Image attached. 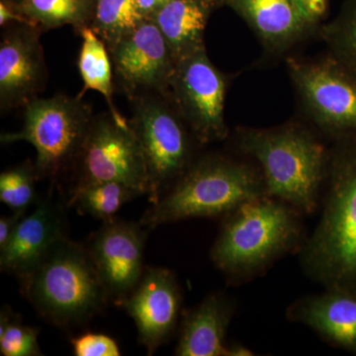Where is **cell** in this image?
I'll return each instance as SVG.
<instances>
[{
    "label": "cell",
    "instance_id": "cell-21",
    "mask_svg": "<svg viewBox=\"0 0 356 356\" xmlns=\"http://www.w3.org/2000/svg\"><path fill=\"white\" fill-rule=\"evenodd\" d=\"M17 6L30 25L43 32L70 25L79 33L90 26L95 0H23Z\"/></svg>",
    "mask_w": 356,
    "mask_h": 356
},
{
    "label": "cell",
    "instance_id": "cell-25",
    "mask_svg": "<svg viewBox=\"0 0 356 356\" xmlns=\"http://www.w3.org/2000/svg\"><path fill=\"white\" fill-rule=\"evenodd\" d=\"M36 166L28 161L0 175V200L13 212H25L36 200Z\"/></svg>",
    "mask_w": 356,
    "mask_h": 356
},
{
    "label": "cell",
    "instance_id": "cell-4",
    "mask_svg": "<svg viewBox=\"0 0 356 356\" xmlns=\"http://www.w3.org/2000/svg\"><path fill=\"white\" fill-rule=\"evenodd\" d=\"M267 196L252 159L220 154L196 158L179 179L146 211L140 224L154 229L194 218L225 217L242 204Z\"/></svg>",
    "mask_w": 356,
    "mask_h": 356
},
{
    "label": "cell",
    "instance_id": "cell-34",
    "mask_svg": "<svg viewBox=\"0 0 356 356\" xmlns=\"http://www.w3.org/2000/svg\"><path fill=\"white\" fill-rule=\"evenodd\" d=\"M213 1H215V2H216V0H213ZM216 6H217V2H216Z\"/></svg>",
    "mask_w": 356,
    "mask_h": 356
},
{
    "label": "cell",
    "instance_id": "cell-23",
    "mask_svg": "<svg viewBox=\"0 0 356 356\" xmlns=\"http://www.w3.org/2000/svg\"><path fill=\"white\" fill-rule=\"evenodd\" d=\"M145 19L137 0H95L89 27L109 47L132 33Z\"/></svg>",
    "mask_w": 356,
    "mask_h": 356
},
{
    "label": "cell",
    "instance_id": "cell-11",
    "mask_svg": "<svg viewBox=\"0 0 356 356\" xmlns=\"http://www.w3.org/2000/svg\"><path fill=\"white\" fill-rule=\"evenodd\" d=\"M107 49L117 79L132 99L149 93H168L177 63L153 20L147 18Z\"/></svg>",
    "mask_w": 356,
    "mask_h": 356
},
{
    "label": "cell",
    "instance_id": "cell-15",
    "mask_svg": "<svg viewBox=\"0 0 356 356\" xmlns=\"http://www.w3.org/2000/svg\"><path fill=\"white\" fill-rule=\"evenodd\" d=\"M65 217L60 204L50 198L37 202L36 208L18 224L9 242L0 250L1 271L27 275L48 257L65 236Z\"/></svg>",
    "mask_w": 356,
    "mask_h": 356
},
{
    "label": "cell",
    "instance_id": "cell-5",
    "mask_svg": "<svg viewBox=\"0 0 356 356\" xmlns=\"http://www.w3.org/2000/svg\"><path fill=\"white\" fill-rule=\"evenodd\" d=\"M20 280L30 303L60 327L83 324L110 299L88 248L67 238Z\"/></svg>",
    "mask_w": 356,
    "mask_h": 356
},
{
    "label": "cell",
    "instance_id": "cell-19",
    "mask_svg": "<svg viewBox=\"0 0 356 356\" xmlns=\"http://www.w3.org/2000/svg\"><path fill=\"white\" fill-rule=\"evenodd\" d=\"M216 7L213 0H170L149 18L158 26L175 63L205 47L206 27Z\"/></svg>",
    "mask_w": 356,
    "mask_h": 356
},
{
    "label": "cell",
    "instance_id": "cell-12",
    "mask_svg": "<svg viewBox=\"0 0 356 356\" xmlns=\"http://www.w3.org/2000/svg\"><path fill=\"white\" fill-rule=\"evenodd\" d=\"M0 41V110L25 107L38 98L46 88L48 70L42 31L25 23H13L3 27Z\"/></svg>",
    "mask_w": 356,
    "mask_h": 356
},
{
    "label": "cell",
    "instance_id": "cell-10",
    "mask_svg": "<svg viewBox=\"0 0 356 356\" xmlns=\"http://www.w3.org/2000/svg\"><path fill=\"white\" fill-rule=\"evenodd\" d=\"M74 188L100 182H121L140 194L149 192V177L139 140L130 123L122 124L110 112L93 118L76 163Z\"/></svg>",
    "mask_w": 356,
    "mask_h": 356
},
{
    "label": "cell",
    "instance_id": "cell-7",
    "mask_svg": "<svg viewBox=\"0 0 356 356\" xmlns=\"http://www.w3.org/2000/svg\"><path fill=\"white\" fill-rule=\"evenodd\" d=\"M132 100L129 123L146 163L147 195L156 203L195 161L194 142H198L168 95L149 93Z\"/></svg>",
    "mask_w": 356,
    "mask_h": 356
},
{
    "label": "cell",
    "instance_id": "cell-3",
    "mask_svg": "<svg viewBox=\"0 0 356 356\" xmlns=\"http://www.w3.org/2000/svg\"><path fill=\"white\" fill-rule=\"evenodd\" d=\"M304 217L271 196L248 201L222 217L211 259L232 284L254 280L282 257L300 252L308 236Z\"/></svg>",
    "mask_w": 356,
    "mask_h": 356
},
{
    "label": "cell",
    "instance_id": "cell-14",
    "mask_svg": "<svg viewBox=\"0 0 356 356\" xmlns=\"http://www.w3.org/2000/svg\"><path fill=\"white\" fill-rule=\"evenodd\" d=\"M142 227L120 220L104 222L88 248L109 298L119 303L135 289L146 269Z\"/></svg>",
    "mask_w": 356,
    "mask_h": 356
},
{
    "label": "cell",
    "instance_id": "cell-17",
    "mask_svg": "<svg viewBox=\"0 0 356 356\" xmlns=\"http://www.w3.org/2000/svg\"><path fill=\"white\" fill-rule=\"evenodd\" d=\"M290 322L310 327L331 346L356 355V293L325 289L288 306Z\"/></svg>",
    "mask_w": 356,
    "mask_h": 356
},
{
    "label": "cell",
    "instance_id": "cell-32",
    "mask_svg": "<svg viewBox=\"0 0 356 356\" xmlns=\"http://www.w3.org/2000/svg\"><path fill=\"white\" fill-rule=\"evenodd\" d=\"M254 355V351L242 343L229 344L228 356Z\"/></svg>",
    "mask_w": 356,
    "mask_h": 356
},
{
    "label": "cell",
    "instance_id": "cell-24",
    "mask_svg": "<svg viewBox=\"0 0 356 356\" xmlns=\"http://www.w3.org/2000/svg\"><path fill=\"white\" fill-rule=\"evenodd\" d=\"M330 55L356 74V0H344L334 18L318 29Z\"/></svg>",
    "mask_w": 356,
    "mask_h": 356
},
{
    "label": "cell",
    "instance_id": "cell-1",
    "mask_svg": "<svg viewBox=\"0 0 356 356\" xmlns=\"http://www.w3.org/2000/svg\"><path fill=\"white\" fill-rule=\"evenodd\" d=\"M298 254L324 289L356 293V134L332 140L322 214Z\"/></svg>",
    "mask_w": 356,
    "mask_h": 356
},
{
    "label": "cell",
    "instance_id": "cell-33",
    "mask_svg": "<svg viewBox=\"0 0 356 356\" xmlns=\"http://www.w3.org/2000/svg\"><path fill=\"white\" fill-rule=\"evenodd\" d=\"M10 1L15 2V3H21V2L23 1V0H10Z\"/></svg>",
    "mask_w": 356,
    "mask_h": 356
},
{
    "label": "cell",
    "instance_id": "cell-18",
    "mask_svg": "<svg viewBox=\"0 0 356 356\" xmlns=\"http://www.w3.org/2000/svg\"><path fill=\"white\" fill-rule=\"evenodd\" d=\"M236 312L234 299L214 293L185 314L175 355L228 356L226 337Z\"/></svg>",
    "mask_w": 356,
    "mask_h": 356
},
{
    "label": "cell",
    "instance_id": "cell-27",
    "mask_svg": "<svg viewBox=\"0 0 356 356\" xmlns=\"http://www.w3.org/2000/svg\"><path fill=\"white\" fill-rule=\"evenodd\" d=\"M74 355L76 356H119L118 343L111 337L104 334L88 332L72 339Z\"/></svg>",
    "mask_w": 356,
    "mask_h": 356
},
{
    "label": "cell",
    "instance_id": "cell-31",
    "mask_svg": "<svg viewBox=\"0 0 356 356\" xmlns=\"http://www.w3.org/2000/svg\"><path fill=\"white\" fill-rule=\"evenodd\" d=\"M168 1L170 0H137V3L143 15L149 18Z\"/></svg>",
    "mask_w": 356,
    "mask_h": 356
},
{
    "label": "cell",
    "instance_id": "cell-22",
    "mask_svg": "<svg viewBox=\"0 0 356 356\" xmlns=\"http://www.w3.org/2000/svg\"><path fill=\"white\" fill-rule=\"evenodd\" d=\"M140 195L139 191L121 182H100L74 188L70 204L84 214L108 222L126 203Z\"/></svg>",
    "mask_w": 356,
    "mask_h": 356
},
{
    "label": "cell",
    "instance_id": "cell-16",
    "mask_svg": "<svg viewBox=\"0 0 356 356\" xmlns=\"http://www.w3.org/2000/svg\"><path fill=\"white\" fill-rule=\"evenodd\" d=\"M238 14L252 30L264 51L280 56L318 31L293 0H216Z\"/></svg>",
    "mask_w": 356,
    "mask_h": 356
},
{
    "label": "cell",
    "instance_id": "cell-26",
    "mask_svg": "<svg viewBox=\"0 0 356 356\" xmlns=\"http://www.w3.org/2000/svg\"><path fill=\"white\" fill-rule=\"evenodd\" d=\"M0 353L4 356L42 355L38 331L23 325L6 307L0 314Z\"/></svg>",
    "mask_w": 356,
    "mask_h": 356
},
{
    "label": "cell",
    "instance_id": "cell-20",
    "mask_svg": "<svg viewBox=\"0 0 356 356\" xmlns=\"http://www.w3.org/2000/svg\"><path fill=\"white\" fill-rule=\"evenodd\" d=\"M77 34L83 39L77 60L79 74L83 81L79 97H83L89 89L97 91L106 100L112 116L122 124L128 123L113 102V65L106 44L90 27L83 28Z\"/></svg>",
    "mask_w": 356,
    "mask_h": 356
},
{
    "label": "cell",
    "instance_id": "cell-6",
    "mask_svg": "<svg viewBox=\"0 0 356 356\" xmlns=\"http://www.w3.org/2000/svg\"><path fill=\"white\" fill-rule=\"evenodd\" d=\"M24 124L18 132L1 135L2 144L24 142L36 149L40 178L54 181L76 165L95 115L83 97L58 95L36 98L24 107Z\"/></svg>",
    "mask_w": 356,
    "mask_h": 356
},
{
    "label": "cell",
    "instance_id": "cell-13",
    "mask_svg": "<svg viewBox=\"0 0 356 356\" xmlns=\"http://www.w3.org/2000/svg\"><path fill=\"white\" fill-rule=\"evenodd\" d=\"M177 276L161 267L145 269L137 286L120 302L137 327L140 343L153 355L177 330L181 311Z\"/></svg>",
    "mask_w": 356,
    "mask_h": 356
},
{
    "label": "cell",
    "instance_id": "cell-28",
    "mask_svg": "<svg viewBox=\"0 0 356 356\" xmlns=\"http://www.w3.org/2000/svg\"><path fill=\"white\" fill-rule=\"evenodd\" d=\"M304 18L312 26L320 29L322 21L327 17L331 0H293Z\"/></svg>",
    "mask_w": 356,
    "mask_h": 356
},
{
    "label": "cell",
    "instance_id": "cell-29",
    "mask_svg": "<svg viewBox=\"0 0 356 356\" xmlns=\"http://www.w3.org/2000/svg\"><path fill=\"white\" fill-rule=\"evenodd\" d=\"M13 23L30 24L29 21L21 13L17 3L10 0H0V26L3 28Z\"/></svg>",
    "mask_w": 356,
    "mask_h": 356
},
{
    "label": "cell",
    "instance_id": "cell-9",
    "mask_svg": "<svg viewBox=\"0 0 356 356\" xmlns=\"http://www.w3.org/2000/svg\"><path fill=\"white\" fill-rule=\"evenodd\" d=\"M228 77L208 57L205 47L175 65L166 95L198 144L228 139L225 117Z\"/></svg>",
    "mask_w": 356,
    "mask_h": 356
},
{
    "label": "cell",
    "instance_id": "cell-2",
    "mask_svg": "<svg viewBox=\"0 0 356 356\" xmlns=\"http://www.w3.org/2000/svg\"><path fill=\"white\" fill-rule=\"evenodd\" d=\"M232 146L259 166L267 196L289 204L304 216L318 210L331 146L314 131L298 122L271 128L238 127Z\"/></svg>",
    "mask_w": 356,
    "mask_h": 356
},
{
    "label": "cell",
    "instance_id": "cell-8",
    "mask_svg": "<svg viewBox=\"0 0 356 356\" xmlns=\"http://www.w3.org/2000/svg\"><path fill=\"white\" fill-rule=\"evenodd\" d=\"M292 84L309 118L332 140L356 134V74L332 56L287 58Z\"/></svg>",
    "mask_w": 356,
    "mask_h": 356
},
{
    "label": "cell",
    "instance_id": "cell-30",
    "mask_svg": "<svg viewBox=\"0 0 356 356\" xmlns=\"http://www.w3.org/2000/svg\"><path fill=\"white\" fill-rule=\"evenodd\" d=\"M24 214L25 212H13L10 216L0 218V250L9 242Z\"/></svg>",
    "mask_w": 356,
    "mask_h": 356
}]
</instances>
